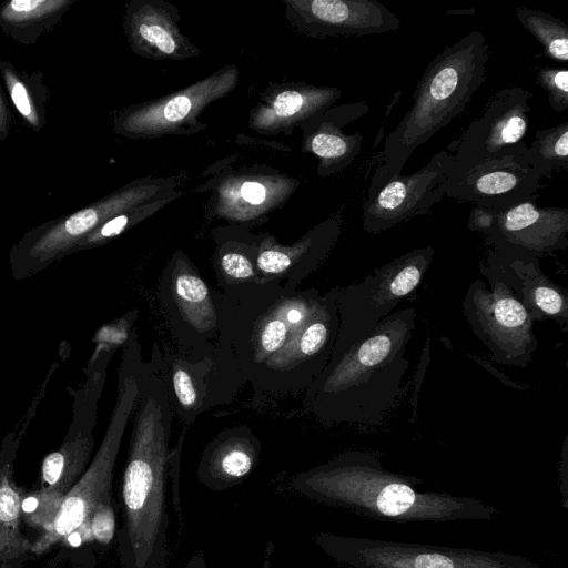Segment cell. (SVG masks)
I'll list each match as a JSON object with an SVG mask.
<instances>
[{
  "label": "cell",
  "mask_w": 568,
  "mask_h": 568,
  "mask_svg": "<svg viewBox=\"0 0 568 568\" xmlns=\"http://www.w3.org/2000/svg\"><path fill=\"white\" fill-rule=\"evenodd\" d=\"M316 542L329 556L355 568H532L517 558L322 534Z\"/></svg>",
  "instance_id": "cell-12"
},
{
  "label": "cell",
  "mask_w": 568,
  "mask_h": 568,
  "mask_svg": "<svg viewBox=\"0 0 568 568\" xmlns=\"http://www.w3.org/2000/svg\"><path fill=\"white\" fill-rule=\"evenodd\" d=\"M290 486L310 499L379 518L445 520L489 515V509L470 499L418 493L412 479L385 470L366 452L343 453L295 475Z\"/></svg>",
  "instance_id": "cell-3"
},
{
  "label": "cell",
  "mask_w": 568,
  "mask_h": 568,
  "mask_svg": "<svg viewBox=\"0 0 568 568\" xmlns=\"http://www.w3.org/2000/svg\"><path fill=\"white\" fill-rule=\"evenodd\" d=\"M450 170V154L443 150L416 172L389 179L363 203L364 231L374 235L429 214L446 196Z\"/></svg>",
  "instance_id": "cell-13"
},
{
  "label": "cell",
  "mask_w": 568,
  "mask_h": 568,
  "mask_svg": "<svg viewBox=\"0 0 568 568\" xmlns=\"http://www.w3.org/2000/svg\"><path fill=\"white\" fill-rule=\"evenodd\" d=\"M215 270L222 287L263 283L257 274L255 260L241 251L229 250L220 254Z\"/></svg>",
  "instance_id": "cell-30"
},
{
  "label": "cell",
  "mask_w": 568,
  "mask_h": 568,
  "mask_svg": "<svg viewBox=\"0 0 568 568\" xmlns=\"http://www.w3.org/2000/svg\"><path fill=\"white\" fill-rule=\"evenodd\" d=\"M342 92L333 87H300L278 92L251 115L253 129L275 132L315 116L336 102Z\"/></svg>",
  "instance_id": "cell-25"
},
{
  "label": "cell",
  "mask_w": 568,
  "mask_h": 568,
  "mask_svg": "<svg viewBox=\"0 0 568 568\" xmlns=\"http://www.w3.org/2000/svg\"><path fill=\"white\" fill-rule=\"evenodd\" d=\"M159 190L158 185L130 184L75 212L27 231L9 250L12 278L21 282L47 270L70 255L74 246L103 222L144 205Z\"/></svg>",
  "instance_id": "cell-8"
},
{
  "label": "cell",
  "mask_w": 568,
  "mask_h": 568,
  "mask_svg": "<svg viewBox=\"0 0 568 568\" xmlns=\"http://www.w3.org/2000/svg\"><path fill=\"white\" fill-rule=\"evenodd\" d=\"M184 568H206L203 555L201 552L194 554ZM261 568H272L271 560L265 558Z\"/></svg>",
  "instance_id": "cell-37"
},
{
  "label": "cell",
  "mask_w": 568,
  "mask_h": 568,
  "mask_svg": "<svg viewBox=\"0 0 568 568\" xmlns=\"http://www.w3.org/2000/svg\"><path fill=\"white\" fill-rule=\"evenodd\" d=\"M162 377L173 412L185 424L219 403H224L217 392V363L209 356L197 361L172 354H163L154 346L151 359Z\"/></svg>",
  "instance_id": "cell-19"
},
{
  "label": "cell",
  "mask_w": 568,
  "mask_h": 568,
  "mask_svg": "<svg viewBox=\"0 0 568 568\" xmlns=\"http://www.w3.org/2000/svg\"><path fill=\"white\" fill-rule=\"evenodd\" d=\"M532 93L521 87H508L494 93L481 113L460 136L450 142V179L515 150L527 132Z\"/></svg>",
  "instance_id": "cell-11"
},
{
  "label": "cell",
  "mask_w": 568,
  "mask_h": 568,
  "mask_svg": "<svg viewBox=\"0 0 568 568\" xmlns=\"http://www.w3.org/2000/svg\"><path fill=\"white\" fill-rule=\"evenodd\" d=\"M434 254L432 245L414 248L375 268L361 282L339 286L338 331L331 357L371 334L402 300L415 292Z\"/></svg>",
  "instance_id": "cell-7"
},
{
  "label": "cell",
  "mask_w": 568,
  "mask_h": 568,
  "mask_svg": "<svg viewBox=\"0 0 568 568\" xmlns=\"http://www.w3.org/2000/svg\"><path fill=\"white\" fill-rule=\"evenodd\" d=\"M260 452L261 443L248 428L227 429L205 448L197 478L211 489L232 487L252 471Z\"/></svg>",
  "instance_id": "cell-22"
},
{
  "label": "cell",
  "mask_w": 568,
  "mask_h": 568,
  "mask_svg": "<svg viewBox=\"0 0 568 568\" xmlns=\"http://www.w3.org/2000/svg\"><path fill=\"white\" fill-rule=\"evenodd\" d=\"M136 318L138 310H133L102 326L93 338L95 347L92 355L101 352L115 353L120 347H123L130 338Z\"/></svg>",
  "instance_id": "cell-32"
},
{
  "label": "cell",
  "mask_w": 568,
  "mask_h": 568,
  "mask_svg": "<svg viewBox=\"0 0 568 568\" xmlns=\"http://www.w3.org/2000/svg\"><path fill=\"white\" fill-rule=\"evenodd\" d=\"M89 532L97 542L108 545L115 535V515L112 504L97 507L89 519Z\"/></svg>",
  "instance_id": "cell-34"
},
{
  "label": "cell",
  "mask_w": 568,
  "mask_h": 568,
  "mask_svg": "<svg viewBox=\"0 0 568 568\" xmlns=\"http://www.w3.org/2000/svg\"><path fill=\"white\" fill-rule=\"evenodd\" d=\"M488 60V43L477 30L435 55L415 88L412 108L385 139L367 196L402 174L412 153L465 110L485 81Z\"/></svg>",
  "instance_id": "cell-4"
},
{
  "label": "cell",
  "mask_w": 568,
  "mask_h": 568,
  "mask_svg": "<svg viewBox=\"0 0 568 568\" xmlns=\"http://www.w3.org/2000/svg\"><path fill=\"white\" fill-rule=\"evenodd\" d=\"M143 213L145 212L142 207L136 206L109 219L82 239L74 246L71 254L104 245L112 239L122 234L128 227L139 222Z\"/></svg>",
  "instance_id": "cell-31"
},
{
  "label": "cell",
  "mask_w": 568,
  "mask_h": 568,
  "mask_svg": "<svg viewBox=\"0 0 568 568\" xmlns=\"http://www.w3.org/2000/svg\"><path fill=\"white\" fill-rule=\"evenodd\" d=\"M484 276L490 287L476 278L468 285L462 302L467 325L493 361L524 368L538 347L535 322L505 283L490 275Z\"/></svg>",
  "instance_id": "cell-9"
},
{
  "label": "cell",
  "mask_w": 568,
  "mask_h": 568,
  "mask_svg": "<svg viewBox=\"0 0 568 568\" xmlns=\"http://www.w3.org/2000/svg\"><path fill=\"white\" fill-rule=\"evenodd\" d=\"M312 37H363L400 29L399 18L376 0L287 1Z\"/></svg>",
  "instance_id": "cell-18"
},
{
  "label": "cell",
  "mask_w": 568,
  "mask_h": 568,
  "mask_svg": "<svg viewBox=\"0 0 568 568\" xmlns=\"http://www.w3.org/2000/svg\"><path fill=\"white\" fill-rule=\"evenodd\" d=\"M416 317L415 307L390 313L371 334L331 357L306 389L308 410L327 425L381 423L404 395L405 354Z\"/></svg>",
  "instance_id": "cell-2"
},
{
  "label": "cell",
  "mask_w": 568,
  "mask_h": 568,
  "mask_svg": "<svg viewBox=\"0 0 568 568\" xmlns=\"http://www.w3.org/2000/svg\"><path fill=\"white\" fill-rule=\"evenodd\" d=\"M77 0H9L0 6V29L21 45H33L62 20Z\"/></svg>",
  "instance_id": "cell-26"
},
{
  "label": "cell",
  "mask_w": 568,
  "mask_h": 568,
  "mask_svg": "<svg viewBox=\"0 0 568 568\" xmlns=\"http://www.w3.org/2000/svg\"><path fill=\"white\" fill-rule=\"evenodd\" d=\"M521 142L508 154L484 162L457 179L449 180L446 196L498 212L510 205L537 200L546 175L527 156Z\"/></svg>",
  "instance_id": "cell-14"
},
{
  "label": "cell",
  "mask_w": 568,
  "mask_h": 568,
  "mask_svg": "<svg viewBox=\"0 0 568 568\" xmlns=\"http://www.w3.org/2000/svg\"><path fill=\"white\" fill-rule=\"evenodd\" d=\"M239 71L226 67L209 78L170 95L118 113L114 131L129 138H153L176 132L211 102L226 95L237 83Z\"/></svg>",
  "instance_id": "cell-15"
},
{
  "label": "cell",
  "mask_w": 568,
  "mask_h": 568,
  "mask_svg": "<svg viewBox=\"0 0 568 568\" xmlns=\"http://www.w3.org/2000/svg\"><path fill=\"white\" fill-rule=\"evenodd\" d=\"M519 23L542 45L548 58L560 62L568 60V24L561 19L528 7H517Z\"/></svg>",
  "instance_id": "cell-28"
},
{
  "label": "cell",
  "mask_w": 568,
  "mask_h": 568,
  "mask_svg": "<svg viewBox=\"0 0 568 568\" xmlns=\"http://www.w3.org/2000/svg\"><path fill=\"white\" fill-rule=\"evenodd\" d=\"M82 568H93V566L87 565V566H83Z\"/></svg>",
  "instance_id": "cell-38"
},
{
  "label": "cell",
  "mask_w": 568,
  "mask_h": 568,
  "mask_svg": "<svg viewBox=\"0 0 568 568\" xmlns=\"http://www.w3.org/2000/svg\"><path fill=\"white\" fill-rule=\"evenodd\" d=\"M235 194V202L245 203L248 207H262L270 199L266 185L255 180L243 181Z\"/></svg>",
  "instance_id": "cell-35"
},
{
  "label": "cell",
  "mask_w": 568,
  "mask_h": 568,
  "mask_svg": "<svg viewBox=\"0 0 568 568\" xmlns=\"http://www.w3.org/2000/svg\"><path fill=\"white\" fill-rule=\"evenodd\" d=\"M44 388L39 389L28 413L3 438L0 448V568H19L31 552V544L20 529L22 499L13 480V469L21 438L36 414Z\"/></svg>",
  "instance_id": "cell-21"
},
{
  "label": "cell",
  "mask_w": 568,
  "mask_h": 568,
  "mask_svg": "<svg viewBox=\"0 0 568 568\" xmlns=\"http://www.w3.org/2000/svg\"><path fill=\"white\" fill-rule=\"evenodd\" d=\"M173 9L150 0H134L126 6L124 32L136 54L159 60H181L199 54L179 30V17Z\"/></svg>",
  "instance_id": "cell-20"
},
{
  "label": "cell",
  "mask_w": 568,
  "mask_h": 568,
  "mask_svg": "<svg viewBox=\"0 0 568 568\" xmlns=\"http://www.w3.org/2000/svg\"><path fill=\"white\" fill-rule=\"evenodd\" d=\"M368 111L367 102L358 101L328 108L320 114L322 120L308 139V148L321 159V175L341 172L355 161L362 150L363 134H346L342 128L363 118Z\"/></svg>",
  "instance_id": "cell-23"
},
{
  "label": "cell",
  "mask_w": 568,
  "mask_h": 568,
  "mask_svg": "<svg viewBox=\"0 0 568 568\" xmlns=\"http://www.w3.org/2000/svg\"><path fill=\"white\" fill-rule=\"evenodd\" d=\"M122 348L116 399L102 442L84 474L64 496L51 525L31 544V554L48 551L79 529L80 532L89 531V519L93 510L100 505L112 504L114 467L128 423L139 399L144 363L134 329Z\"/></svg>",
  "instance_id": "cell-5"
},
{
  "label": "cell",
  "mask_w": 568,
  "mask_h": 568,
  "mask_svg": "<svg viewBox=\"0 0 568 568\" xmlns=\"http://www.w3.org/2000/svg\"><path fill=\"white\" fill-rule=\"evenodd\" d=\"M536 256L489 247L479 264L483 275L505 283L536 321H554L568 332V292L550 280L540 268Z\"/></svg>",
  "instance_id": "cell-17"
},
{
  "label": "cell",
  "mask_w": 568,
  "mask_h": 568,
  "mask_svg": "<svg viewBox=\"0 0 568 568\" xmlns=\"http://www.w3.org/2000/svg\"><path fill=\"white\" fill-rule=\"evenodd\" d=\"M173 415L162 377L151 361L144 362L121 486L123 527L118 540L124 568H166Z\"/></svg>",
  "instance_id": "cell-1"
},
{
  "label": "cell",
  "mask_w": 568,
  "mask_h": 568,
  "mask_svg": "<svg viewBox=\"0 0 568 568\" xmlns=\"http://www.w3.org/2000/svg\"><path fill=\"white\" fill-rule=\"evenodd\" d=\"M339 286L321 296L306 325L263 365L253 385L264 392L307 389L326 367L338 331Z\"/></svg>",
  "instance_id": "cell-10"
},
{
  "label": "cell",
  "mask_w": 568,
  "mask_h": 568,
  "mask_svg": "<svg viewBox=\"0 0 568 568\" xmlns=\"http://www.w3.org/2000/svg\"><path fill=\"white\" fill-rule=\"evenodd\" d=\"M536 84L548 93L549 105L555 111L568 109V70L544 67L537 71Z\"/></svg>",
  "instance_id": "cell-33"
},
{
  "label": "cell",
  "mask_w": 568,
  "mask_h": 568,
  "mask_svg": "<svg viewBox=\"0 0 568 568\" xmlns=\"http://www.w3.org/2000/svg\"><path fill=\"white\" fill-rule=\"evenodd\" d=\"M486 244L538 258L568 248V209L524 201L495 212Z\"/></svg>",
  "instance_id": "cell-16"
},
{
  "label": "cell",
  "mask_w": 568,
  "mask_h": 568,
  "mask_svg": "<svg viewBox=\"0 0 568 568\" xmlns=\"http://www.w3.org/2000/svg\"><path fill=\"white\" fill-rule=\"evenodd\" d=\"M527 156L546 178L568 169V122L537 131L535 140L527 148Z\"/></svg>",
  "instance_id": "cell-29"
},
{
  "label": "cell",
  "mask_w": 568,
  "mask_h": 568,
  "mask_svg": "<svg viewBox=\"0 0 568 568\" xmlns=\"http://www.w3.org/2000/svg\"><path fill=\"white\" fill-rule=\"evenodd\" d=\"M113 354L101 352L92 355L80 387H68L72 396V417L68 432L61 445L43 458L38 490L22 500L24 519L42 531L51 525L64 496L91 462L99 400Z\"/></svg>",
  "instance_id": "cell-6"
},
{
  "label": "cell",
  "mask_w": 568,
  "mask_h": 568,
  "mask_svg": "<svg viewBox=\"0 0 568 568\" xmlns=\"http://www.w3.org/2000/svg\"><path fill=\"white\" fill-rule=\"evenodd\" d=\"M12 115L0 85V142L4 141L11 132Z\"/></svg>",
  "instance_id": "cell-36"
},
{
  "label": "cell",
  "mask_w": 568,
  "mask_h": 568,
  "mask_svg": "<svg viewBox=\"0 0 568 568\" xmlns=\"http://www.w3.org/2000/svg\"><path fill=\"white\" fill-rule=\"evenodd\" d=\"M0 75L9 100L23 123L34 132L47 124L50 91L40 70L31 73L0 60Z\"/></svg>",
  "instance_id": "cell-27"
},
{
  "label": "cell",
  "mask_w": 568,
  "mask_h": 568,
  "mask_svg": "<svg viewBox=\"0 0 568 568\" xmlns=\"http://www.w3.org/2000/svg\"><path fill=\"white\" fill-rule=\"evenodd\" d=\"M165 276L173 301L170 308L178 313L182 324L209 338L217 333V310L211 290L183 254L175 256Z\"/></svg>",
  "instance_id": "cell-24"
}]
</instances>
